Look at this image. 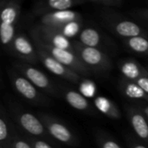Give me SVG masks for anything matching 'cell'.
I'll use <instances>...</instances> for the list:
<instances>
[{
	"mask_svg": "<svg viewBox=\"0 0 148 148\" xmlns=\"http://www.w3.org/2000/svg\"><path fill=\"white\" fill-rule=\"evenodd\" d=\"M34 39V43L36 48H39L51 56H53L59 62L76 72L78 75H89L90 69L80 59V57L75 54V52L69 49H63L56 47H53L51 45L46 44L40 41L36 36H32Z\"/></svg>",
	"mask_w": 148,
	"mask_h": 148,
	"instance_id": "cell-1",
	"label": "cell"
},
{
	"mask_svg": "<svg viewBox=\"0 0 148 148\" xmlns=\"http://www.w3.org/2000/svg\"><path fill=\"white\" fill-rule=\"evenodd\" d=\"M74 49L80 59L89 68L106 70L111 68V62L106 54L97 48H90L81 42L74 43Z\"/></svg>",
	"mask_w": 148,
	"mask_h": 148,
	"instance_id": "cell-2",
	"label": "cell"
},
{
	"mask_svg": "<svg viewBox=\"0 0 148 148\" xmlns=\"http://www.w3.org/2000/svg\"><path fill=\"white\" fill-rule=\"evenodd\" d=\"M36 50L39 60L49 71H50L56 75H58L72 82H77L80 81L81 77L76 72L73 71L72 69H69L68 67L59 62L57 60H56L53 56H51L44 50L39 48H36Z\"/></svg>",
	"mask_w": 148,
	"mask_h": 148,
	"instance_id": "cell-3",
	"label": "cell"
},
{
	"mask_svg": "<svg viewBox=\"0 0 148 148\" xmlns=\"http://www.w3.org/2000/svg\"><path fill=\"white\" fill-rule=\"evenodd\" d=\"M32 36H36L46 44L63 49L72 50L75 52L74 44H71L69 38L57 29L42 25L35 29L32 31Z\"/></svg>",
	"mask_w": 148,
	"mask_h": 148,
	"instance_id": "cell-4",
	"label": "cell"
},
{
	"mask_svg": "<svg viewBox=\"0 0 148 148\" xmlns=\"http://www.w3.org/2000/svg\"><path fill=\"white\" fill-rule=\"evenodd\" d=\"M16 67L23 73L25 78L28 79L35 87L43 89L51 95H56V90L54 85L42 71L28 64H17Z\"/></svg>",
	"mask_w": 148,
	"mask_h": 148,
	"instance_id": "cell-5",
	"label": "cell"
},
{
	"mask_svg": "<svg viewBox=\"0 0 148 148\" xmlns=\"http://www.w3.org/2000/svg\"><path fill=\"white\" fill-rule=\"evenodd\" d=\"M79 18V14L70 10L52 11L49 13H46L42 17L41 23L43 26L55 29H60L69 23L78 21Z\"/></svg>",
	"mask_w": 148,
	"mask_h": 148,
	"instance_id": "cell-6",
	"label": "cell"
},
{
	"mask_svg": "<svg viewBox=\"0 0 148 148\" xmlns=\"http://www.w3.org/2000/svg\"><path fill=\"white\" fill-rule=\"evenodd\" d=\"M41 119L44 127L53 138L65 144H71L74 142V136L71 131L65 125L43 115L41 116Z\"/></svg>",
	"mask_w": 148,
	"mask_h": 148,
	"instance_id": "cell-7",
	"label": "cell"
},
{
	"mask_svg": "<svg viewBox=\"0 0 148 148\" xmlns=\"http://www.w3.org/2000/svg\"><path fill=\"white\" fill-rule=\"evenodd\" d=\"M12 83L16 90L27 101L37 103L42 102V99L36 88L25 77L16 75L15 73L11 76Z\"/></svg>",
	"mask_w": 148,
	"mask_h": 148,
	"instance_id": "cell-8",
	"label": "cell"
},
{
	"mask_svg": "<svg viewBox=\"0 0 148 148\" xmlns=\"http://www.w3.org/2000/svg\"><path fill=\"white\" fill-rule=\"evenodd\" d=\"M11 47L14 52L24 60L35 63L39 60L36 50L34 49L30 42L23 35L20 34L16 36L11 43Z\"/></svg>",
	"mask_w": 148,
	"mask_h": 148,
	"instance_id": "cell-9",
	"label": "cell"
},
{
	"mask_svg": "<svg viewBox=\"0 0 148 148\" xmlns=\"http://www.w3.org/2000/svg\"><path fill=\"white\" fill-rule=\"evenodd\" d=\"M17 121L27 133L34 136H41L45 134V127L42 122L30 113H20L17 116Z\"/></svg>",
	"mask_w": 148,
	"mask_h": 148,
	"instance_id": "cell-10",
	"label": "cell"
},
{
	"mask_svg": "<svg viewBox=\"0 0 148 148\" xmlns=\"http://www.w3.org/2000/svg\"><path fill=\"white\" fill-rule=\"evenodd\" d=\"M128 115L136 134L142 140H148V122L143 114L140 111L132 108L129 110Z\"/></svg>",
	"mask_w": 148,
	"mask_h": 148,
	"instance_id": "cell-11",
	"label": "cell"
},
{
	"mask_svg": "<svg viewBox=\"0 0 148 148\" xmlns=\"http://www.w3.org/2000/svg\"><path fill=\"white\" fill-rule=\"evenodd\" d=\"M121 70L127 80L135 82L140 77L148 76V73L138 62L134 61H127L123 62Z\"/></svg>",
	"mask_w": 148,
	"mask_h": 148,
	"instance_id": "cell-12",
	"label": "cell"
},
{
	"mask_svg": "<svg viewBox=\"0 0 148 148\" xmlns=\"http://www.w3.org/2000/svg\"><path fill=\"white\" fill-rule=\"evenodd\" d=\"M114 29L118 35L127 38L140 36L142 33V29L138 24L128 20H124L116 23Z\"/></svg>",
	"mask_w": 148,
	"mask_h": 148,
	"instance_id": "cell-13",
	"label": "cell"
},
{
	"mask_svg": "<svg viewBox=\"0 0 148 148\" xmlns=\"http://www.w3.org/2000/svg\"><path fill=\"white\" fill-rule=\"evenodd\" d=\"M121 89L124 95L130 99L148 101V95L135 82L125 80L121 84Z\"/></svg>",
	"mask_w": 148,
	"mask_h": 148,
	"instance_id": "cell-14",
	"label": "cell"
},
{
	"mask_svg": "<svg viewBox=\"0 0 148 148\" xmlns=\"http://www.w3.org/2000/svg\"><path fill=\"white\" fill-rule=\"evenodd\" d=\"M82 1H74V0H49L42 3V7H39L46 13L53 11H61L68 10L75 5L82 3ZM45 13V14H46Z\"/></svg>",
	"mask_w": 148,
	"mask_h": 148,
	"instance_id": "cell-15",
	"label": "cell"
},
{
	"mask_svg": "<svg viewBox=\"0 0 148 148\" xmlns=\"http://www.w3.org/2000/svg\"><path fill=\"white\" fill-rule=\"evenodd\" d=\"M95 107L103 114H105L107 116L112 118V119H120L121 114L116 108V106L108 99L106 97L99 96L95 100Z\"/></svg>",
	"mask_w": 148,
	"mask_h": 148,
	"instance_id": "cell-16",
	"label": "cell"
},
{
	"mask_svg": "<svg viewBox=\"0 0 148 148\" xmlns=\"http://www.w3.org/2000/svg\"><path fill=\"white\" fill-rule=\"evenodd\" d=\"M65 99L67 102L74 108L80 111H86L89 109V103L88 100L80 93L69 90L65 94Z\"/></svg>",
	"mask_w": 148,
	"mask_h": 148,
	"instance_id": "cell-17",
	"label": "cell"
},
{
	"mask_svg": "<svg viewBox=\"0 0 148 148\" xmlns=\"http://www.w3.org/2000/svg\"><path fill=\"white\" fill-rule=\"evenodd\" d=\"M80 42L84 46L96 48L97 46L100 45L101 35L96 29L93 28H87L81 32Z\"/></svg>",
	"mask_w": 148,
	"mask_h": 148,
	"instance_id": "cell-18",
	"label": "cell"
},
{
	"mask_svg": "<svg viewBox=\"0 0 148 148\" xmlns=\"http://www.w3.org/2000/svg\"><path fill=\"white\" fill-rule=\"evenodd\" d=\"M126 42L133 51L139 54H148V38L147 37L140 36L127 38Z\"/></svg>",
	"mask_w": 148,
	"mask_h": 148,
	"instance_id": "cell-19",
	"label": "cell"
},
{
	"mask_svg": "<svg viewBox=\"0 0 148 148\" xmlns=\"http://www.w3.org/2000/svg\"><path fill=\"white\" fill-rule=\"evenodd\" d=\"M0 36L3 45H9L12 43L15 38V28L13 24L1 23L0 25Z\"/></svg>",
	"mask_w": 148,
	"mask_h": 148,
	"instance_id": "cell-20",
	"label": "cell"
},
{
	"mask_svg": "<svg viewBox=\"0 0 148 148\" xmlns=\"http://www.w3.org/2000/svg\"><path fill=\"white\" fill-rule=\"evenodd\" d=\"M18 7L14 4H9L5 6L1 11V20L2 23L13 24L17 17Z\"/></svg>",
	"mask_w": 148,
	"mask_h": 148,
	"instance_id": "cell-21",
	"label": "cell"
},
{
	"mask_svg": "<svg viewBox=\"0 0 148 148\" xmlns=\"http://www.w3.org/2000/svg\"><path fill=\"white\" fill-rule=\"evenodd\" d=\"M79 28H80L79 22L78 21H75V22H72V23H68L67 25H65L64 27H62V29H57V30H59L66 37L69 38V37H72V36H75L76 33L79 30Z\"/></svg>",
	"mask_w": 148,
	"mask_h": 148,
	"instance_id": "cell-22",
	"label": "cell"
},
{
	"mask_svg": "<svg viewBox=\"0 0 148 148\" xmlns=\"http://www.w3.org/2000/svg\"><path fill=\"white\" fill-rule=\"evenodd\" d=\"M80 90L84 97H93L95 94V86L93 82L83 81L80 85Z\"/></svg>",
	"mask_w": 148,
	"mask_h": 148,
	"instance_id": "cell-23",
	"label": "cell"
},
{
	"mask_svg": "<svg viewBox=\"0 0 148 148\" xmlns=\"http://www.w3.org/2000/svg\"><path fill=\"white\" fill-rule=\"evenodd\" d=\"M8 136H9L8 124L3 119V117H1L0 119V140L3 141L7 140Z\"/></svg>",
	"mask_w": 148,
	"mask_h": 148,
	"instance_id": "cell-24",
	"label": "cell"
},
{
	"mask_svg": "<svg viewBox=\"0 0 148 148\" xmlns=\"http://www.w3.org/2000/svg\"><path fill=\"white\" fill-rule=\"evenodd\" d=\"M92 3L95 4H101V5H106V6H114V7H119L121 4L123 3L120 0H95V1H90Z\"/></svg>",
	"mask_w": 148,
	"mask_h": 148,
	"instance_id": "cell-25",
	"label": "cell"
},
{
	"mask_svg": "<svg viewBox=\"0 0 148 148\" xmlns=\"http://www.w3.org/2000/svg\"><path fill=\"white\" fill-rule=\"evenodd\" d=\"M135 82L148 95V76H143L135 81Z\"/></svg>",
	"mask_w": 148,
	"mask_h": 148,
	"instance_id": "cell-26",
	"label": "cell"
},
{
	"mask_svg": "<svg viewBox=\"0 0 148 148\" xmlns=\"http://www.w3.org/2000/svg\"><path fill=\"white\" fill-rule=\"evenodd\" d=\"M12 148H33L26 141L22 140H16L12 143Z\"/></svg>",
	"mask_w": 148,
	"mask_h": 148,
	"instance_id": "cell-27",
	"label": "cell"
},
{
	"mask_svg": "<svg viewBox=\"0 0 148 148\" xmlns=\"http://www.w3.org/2000/svg\"><path fill=\"white\" fill-rule=\"evenodd\" d=\"M101 148H121L119 144L114 142V140H104L101 143Z\"/></svg>",
	"mask_w": 148,
	"mask_h": 148,
	"instance_id": "cell-28",
	"label": "cell"
},
{
	"mask_svg": "<svg viewBox=\"0 0 148 148\" xmlns=\"http://www.w3.org/2000/svg\"><path fill=\"white\" fill-rule=\"evenodd\" d=\"M32 147L33 148H52L50 145L46 143L42 140H33L32 141Z\"/></svg>",
	"mask_w": 148,
	"mask_h": 148,
	"instance_id": "cell-29",
	"label": "cell"
},
{
	"mask_svg": "<svg viewBox=\"0 0 148 148\" xmlns=\"http://www.w3.org/2000/svg\"><path fill=\"white\" fill-rule=\"evenodd\" d=\"M142 112L147 116V118L148 120V106H143L142 107Z\"/></svg>",
	"mask_w": 148,
	"mask_h": 148,
	"instance_id": "cell-30",
	"label": "cell"
},
{
	"mask_svg": "<svg viewBox=\"0 0 148 148\" xmlns=\"http://www.w3.org/2000/svg\"><path fill=\"white\" fill-rule=\"evenodd\" d=\"M133 148H147V147H144V146H142V145H135V146H134Z\"/></svg>",
	"mask_w": 148,
	"mask_h": 148,
	"instance_id": "cell-31",
	"label": "cell"
},
{
	"mask_svg": "<svg viewBox=\"0 0 148 148\" xmlns=\"http://www.w3.org/2000/svg\"><path fill=\"white\" fill-rule=\"evenodd\" d=\"M145 15H146V16L148 17V11H146V14H145Z\"/></svg>",
	"mask_w": 148,
	"mask_h": 148,
	"instance_id": "cell-32",
	"label": "cell"
}]
</instances>
